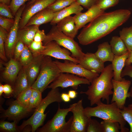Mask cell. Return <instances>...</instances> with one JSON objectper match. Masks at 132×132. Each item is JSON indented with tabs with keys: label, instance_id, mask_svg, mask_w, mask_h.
I'll return each mask as SVG.
<instances>
[{
	"label": "cell",
	"instance_id": "obj_1",
	"mask_svg": "<svg viewBox=\"0 0 132 132\" xmlns=\"http://www.w3.org/2000/svg\"><path fill=\"white\" fill-rule=\"evenodd\" d=\"M131 14L125 9L101 14L83 27L77 37L79 43L85 45L98 40L126 22Z\"/></svg>",
	"mask_w": 132,
	"mask_h": 132
},
{
	"label": "cell",
	"instance_id": "obj_2",
	"mask_svg": "<svg viewBox=\"0 0 132 132\" xmlns=\"http://www.w3.org/2000/svg\"><path fill=\"white\" fill-rule=\"evenodd\" d=\"M114 76L112 64L105 67L99 76L91 83L86 91H81V94L87 96L91 106L105 100L109 104L110 96L113 94V87L112 80Z\"/></svg>",
	"mask_w": 132,
	"mask_h": 132
},
{
	"label": "cell",
	"instance_id": "obj_3",
	"mask_svg": "<svg viewBox=\"0 0 132 132\" xmlns=\"http://www.w3.org/2000/svg\"><path fill=\"white\" fill-rule=\"evenodd\" d=\"M96 105L95 107L84 108V113L87 117H95L105 121L117 122L120 126L121 132H129V129L125 126L126 121L121 113V110L115 102L105 104L101 101Z\"/></svg>",
	"mask_w": 132,
	"mask_h": 132
},
{
	"label": "cell",
	"instance_id": "obj_4",
	"mask_svg": "<svg viewBox=\"0 0 132 132\" xmlns=\"http://www.w3.org/2000/svg\"><path fill=\"white\" fill-rule=\"evenodd\" d=\"M61 94L58 88L51 89L46 96L42 99L39 105L35 109L32 116L18 126L20 131L22 130L26 126L30 125L31 127L32 132H34L41 126L46 116L47 113L44 114V112L47 107L53 102H61L63 101L61 97Z\"/></svg>",
	"mask_w": 132,
	"mask_h": 132
},
{
	"label": "cell",
	"instance_id": "obj_5",
	"mask_svg": "<svg viewBox=\"0 0 132 132\" xmlns=\"http://www.w3.org/2000/svg\"><path fill=\"white\" fill-rule=\"evenodd\" d=\"M52 41H55L60 46L69 50L72 56L79 62L84 58L85 54L78 43L74 39L67 36L59 30L56 25H52L43 42L45 45Z\"/></svg>",
	"mask_w": 132,
	"mask_h": 132
},
{
	"label": "cell",
	"instance_id": "obj_6",
	"mask_svg": "<svg viewBox=\"0 0 132 132\" xmlns=\"http://www.w3.org/2000/svg\"><path fill=\"white\" fill-rule=\"evenodd\" d=\"M61 73L51 57L44 55L39 75L31 87L42 92Z\"/></svg>",
	"mask_w": 132,
	"mask_h": 132
},
{
	"label": "cell",
	"instance_id": "obj_7",
	"mask_svg": "<svg viewBox=\"0 0 132 132\" xmlns=\"http://www.w3.org/2000/svg\"><path fill=\"white\" fill-rule=\"evenodd\" d=\"M71 107L66 109H61L59 105L56 114L37 132H70L73 119L71 116L66 121V117L71 111Z\"/></svg>",
	"mask_w": 132,
	"mask_h": 132
},
{
	"label": "cell",
	"instance_id": "obj_8",
	"mask_svg": "<svg viewBox=\"0 0 132 132\" xmlns=\"http://www.w3.org/2000/svg\"><path fill=\"white\" fill-rule=\"evenodd\" d=\"M90 83L86 78L69 73H61L47 88L54 89L60 87L64 88L71 87L76 90L80 85H90Z\"/></svg>",
	"mask_w": 132,
	"mask_h": 132
},
{
	"label": "cell",
	"instance_id": "obj_9",
	"mask_svg": "<svg viewBox=\"0 0 132 132\" xmlns=\"http://www.w3.org/2000/svg\"><path fill=\"white\" fill-rule=\"evenodd\" d=\"M54 62L61 73H69L86 78L90 83L99 75L98 73L84 68L78 64L68 60H65L64 62L57 60Z\"/></svg>",
	"mask_w": 132,
	"mask_h": 132
},
{
	"label": "cell",
	"instance_id": "obj_10",
	"mask_svg": "<svg viewBox=\"0 0 132 132\" xmlns=\"http://www.w3.org/2000/svg\"><path fill=\"white\" fill-rule=\"evenodd\" d=\"M113 85V93L111 103L115 102L121 110L125 106L127 98L130 97L129 89L131 82L129 80L123 78L121 81L112 80Z\"/></svg>",
	"mask_w": 132,
	"mask_h": 132
},
{
	"label": "cell",
	"instance_id": "obj_11",
	"mask_svg": "<svg viewBox=\"0 0 132 132\" xmlns=\"http://www.w3.org/2000/svg\"><path fill=\"white\" fill-rule=\"evenodd\" d=\"M70 111L73 114V119L70 132H86V128L90 118L84 112L82 99L70 105Z\"/></svg>",
	"mask_w": 132,
	"mask_h": 132
},
{
	"label": "cell",
	"instance_id": "obj_12",
	"mask_svg": "<svg viewBox=\"0 0 132 132\" xmlns=\"http://www.w3.org/2000/svg\"><path fill=\"white\" fill-rule=\"evenodd\" d=\"M26 5L24 4L18 10L15 16L14 22L8 33L5 43V49L7 57L10 58L13 56L15 46L18 41V34L19 24L22 13Z\"/></svg>",
	"mask_w": 132,
	"mask_h": 132
},
{
	"label": "cell",
	"instance_id": "obj_13",
	"mask_svg": "<svg viewBox=\"0 0 132 132\" xmlns=\"http://www.w3.org/2000/svg\"><path fill=\"white\" fill-rule=\"evenodd\" d=\"M57 0H36L31 4L26 5L20 21L19 29L24 27L33 15L47 8Z\"/></svg>",
	"mask_w": 132,
	"mask_h": 132
},
{
	"label": "cell",
	"instance_id": "obj_14",
	"mask_svg": "<svg viewBox=\"0 0 132 132\" xmlns=\"http://www.w3.org/2000/svg\"><path fill=\"white\" fill-rule=\"evenodd\" d=\"M44 45V49L40 54L56 59L68 60L76 63H79V61L72 56L69 50L64 47L61 48L55 41L50 42Z\"/></svg>",
	"mask_w": 132,
	"mask_h": 132
},
{
	"label": "cell",
	"instance_id": "obj_15",
	"mask_svg": "<svg viewBox=\"0 0 132 132\" xmlns=\"http://www.w3.org/2000/svg\"><path fill=\"white\" fill-rule=\"evenodd\" d=\"M31 111L21 104L17 99L13 101L8 108L3 111L1 117L18 122Z\"/></svg>",
	"mask_w": 132,
	"mask_h": 132
},
{
	"label": "cell",
	"instance_id": "obj_16",
	"mask_svg": "<svg viewBox=\"0 0 132 132\" xmlns=\"http://www.w3.org/2000/svg\"><path fill=\"white\" fill-rule=\"evenodd\" d=\"M22 67L19 61L14 58H11L2 69L1 77L2 79L8 83L14 84Z\"/></svg>",
	"mask_w": 132,
	"mask_h": 132
},
{
	"label": "cell",
	"instance_id": "obj_17",
	"mask_svg": "<svg viewBox=\"0 0 132 132\" xmlns=\"http://www.w3.org/2000/svg\"><path fill=\"white\" fill-rule=\"evenodd\" d=\"M104 11L100 9L97 5H94L84 12H81L74 16L76 26L79 30L84 27L99 15L104 13Z\"/></svg>",
	"mask_w": 132,
	"mask_h": 132
},
{
	"label": "cell",
	"instance_id": "obj_18",
	"mask_svg": "<svg viewBox=\"0 0 132 132\" xmlns=\"http://www.w3.org/2000/svg\"><path fill=\"white\" fill-rule=\"evenodd\" d=\"M44 56V55L41 54L33 56L30 63L26 67H23L27 75L29 87L32 86L37 77Z\"/></svg>",
	"mask_w": 132,
	"mask_h": 132
},
{
	"label": "cell",
	"instance_id": "obj_19",
	"mask_svg": "<svg viewBox=\"0 0 132 132\" xmlns=\"http://www.w3.org/2000/svg\"><path fill=\"white\" fill-rule=\"evenodd\" d=\"M78 64L84 68L99 74L105 68L104 63L100 60L94 53H87Z\"/></svg>",
	"mask_w": 132,
	"mask_h": 132
},
{
	"label": "cell",
	"instance_id": "obj_20",
	"mask_svg": "<svg viewBox=\"0 0 132 132\" xmlns=\"http://www.w3.org/2000/svg\"><path fill=\"white\" fill-rule=\"evenodd\" d=\"M56 12L47 7L33 15L25 26L33 25L39 26L42 24L50 22L53 19Z\"/></svg>",
	"mask_w": 132,
	"mask_h": 132
},
{
	"label": "cell",
	"instance_id": "obj_21",
	"mask_svg": "<svg viewBox=\"0 0 132 132\" xmlns=\"http://www.w3.org/2000/svg\"><path fill=\"white\" fill-rule=\"evenodd\" d=\"M56 25L59 29L65 34L73 39L76 37L78 31L74 16L71 15L61 20Z\"/></svg>",
	"mask_w": 132,
	"mask_h": 132
},
{
	"label": "cell",
	"instance_id": "obj_22",
	"mask_svg": "<svg viewBox=\"0 0 132 132\" xmlns=\"http://www.w3.org/2000/svg\"><path fill=\"white\" fill-rule=\"evenodd\" d=\"M83 9L76 1L61 11L56 12L53 20L50 22L51 25H56L61 20L72 14H77L81 12Z\"/></svg>",
	"mask_w": 132,
	"mask_h": 132
},
{
	"label": "cell",
	"instance_id": "obj_23",
	"mask_svg": "<svg viewBox=\"0 0 132 132\" xmlns=\"http://www.w3.org/2000/svg\"><path fill=\"white\" fill-rule=\"evenodd\" d=\"M39 27L38 26L33 25L26 26L19 29L18 34V40L21 41L25 45L28 46L33 41Z\"/></svg>",
	"mask_w": 132,
	"mask_h": 132
},
{
	"label": "cell",
	"instance_id": "obj_24",
	"mask_svg": "<svg viewBox=\"0 0 132 132\" xmlns=\"http://www.w3.org/2000/svg\"><path fill=\"white\" fill-rule=\"evenodd\" d=\"M129 54L128 51L120 56H115L112 62V67L113 72V79L117 81H121L123 79L121 77V72L125 66V61Z\"/></svg>",
	"mask_w": 132,
	"mask_h": 132
},
{
	"label": "cell",
	"instance_id": "obj_25",
	"mask_svg": "<svg viewBox=\"0 0 132 132\" xmlns=\"http://www.w3.org/2000/svg\"><path fill=\"white\" fill-rule=\"evenodd\" d=\"M94 54L104 63L107 61L112 62L115 56L108 42H105L99 44L98 46L97 51Z\"/></svg>",
	"mask_w": 132,
	"mask_h": 132
},
{
	"label": "cell",
	"instance_id": "obj_26",
	"mask_svg": "<svg viewBox=\"0 0 132 132\" xmlns=\"http://www.w3.org/2000/svg\"><path fill=\"white\" fill-rule=\"evenodd\" d=\"M14 83L12 95L17 99L21 92L28 87L27 75L23 67L19 72Z\"/></svg>",
	"mask_w": 132,
	"mask_h": 132
},
{
	"label": "cell",
	"instance_id": "obj_27",
	"mask_svg": "<svg viewBox=\"0 0 132 132\" xmlns=\"http://www.w3.org/2000/svg\"><path fill=\"white\" fill-rule=\"evenodd\" d=\"M110 43L112 51L115 56H121L128 51L124 43L120 37L113 36Z\"/></svg>",
	"mask_w": 132,
	"mask_h": 132
},
{
	"label": "cell",
	"instance_id": "obj_28",
	"mask_svg": "<svg viewBox=\"0 0 132 132\" xmlns=\"http://www.w3.org/2000/svg\"><path fill=\"white\" fill-rule=\"evenodd\" d=\"M119 35L128 50L132 51V25L123 28L120 31Z\"/></svg>",
	"mask_w": 132,
	"mask_h": 132
},
{
	"label": "cell",
	"instance_id": "obj_29",
	"mask_svg": "<svg viewBox=\"0 0 132 132\" xmlns=\"http://www.w3.org/2000/svg\"><path fill=\"white\" fill-rule=\"evenodd\" d=\"M42 93L39 90L33 88L28 106L30 110L35 109L39 105L42 99Z\"/></svg>",
	"mask_w": 132,
	"mask_h": 132
},
{
	"label": "cell",
	"instance_id": "obj_30",
	"mask_svg": "<svg viewBox=\"0 0 132 132\" xmlns=\"http://www.w3.org/2000/svg\"><path fill=\"white\" fill-rule=\"evenodd\" d=\"M33 57V56L29 49L28 46L25 45L19 61L22 67H25L32 62Z\"/></svg>",
	"mask_w": 132,
	"mask_h": 132
},
{
	"label": "cell",
	"instance_id": "obj_31",
	"mask_svg": "<svg viewBox=\"0 0 132 132\" xmlns=\"http://www.w3.org/2000/svg\"><path fill=\"white\" fill-rule=\"evenodd\" d=\"M32 90L33 88L31 87L28 86L21 92L16 99L21 104L28 109Z\"/></svg>",
	"mask_w": 132,
	"mask_h": 132
},
{
	"label": "cell",
	"instance_id": "obj_32",
	"mask_svg": "<svg viewBox=\"0 0 132 132\" xmlns=\"http://www.w3.org/2000/svg\"><path fill=\"white\" fill-rule=\"evenodd\" d=\"M76 0H57L47 7L54 12L59 11L70 5Z\"/></svg>",
	"mask_w": 132,
	"mask_h": 132
},
{
	"label": "cell",
	"instance_id": "obj_33",
	"mask_svg": "<svg viewBox=\"0 0 132 132\" xmlns=\"http://www.w3.org/2000/svg\"><path fill=\"white\" fill-rule=\"evenodd\" d=\"M8 33V32L0 26V57L4 61L7 60L5 49V43Z\"/></svg>",
	"mask_w": 132,
	"mask_h": 132
},
{
	"label": "cell",
	"instance_id": "obj_34",
	"mask_svg": "<svg viewBox=\"0 0 132 132\" xmlns=\"http://www.w3.org/2000/svg\"><path fill=\"white\" fill-rule=\"evenodd\" d=\"M103 132H119L121 130L120 125L117 122L103 120L100 122Z\"/></svg>",
	"mask_w": 132,
	"mask_h": 132
},
{
	"label": "cell",
	"instance_id": "obj_35",
	"mask_svg": "<svg viewBox=\"0 0 132 132\" xmlns=\"http://www.w3.org/2000/svg\"><path fill=\"white\" fill-rule=\"evenodd\" d=\"M121 113L124 119L130 126L129 132H132V104L125 106L121 110Z\"/></svg>",
	"mask_w": 132,
	"mask_h": 132
},
{
	"label": "cell",
	"instance_id": "obj_36",
	"mask_svg": "<svg viewBox=\"0 0 132 132\" xmlns=\"http://www.w3.org/2000/svg\"><path fill=\"white\" fill-rule=\"evenodd\" d=\"M17 122L14 121L12 122L2 121L0 123V131L5 132H15L20 131L17 125Z\"/></svg>",
	"mask_w": 132,
	"mask_h": 132
},
{
	"label": "cell",
	"instance_id": "obj_37",
	"mask_svg": "<svg viewBox=\"0 0 132 132\" xmlns=\"http://www.w3.org/2000/svg\"><path fill=\"white\" fill-rule=\"evenodd\" d=\"M86 132H103V129L100 123L90 118L88 122Z\"/></svg>",
	"mask_w": 132,
	"mask_h": 132
},
{
	"label": "cell",
	"instance_id": "obj_38",
	"mask_svg": "<svg viewBox=\"0 0 132 132\" xmlns=\"http://www.w3.org/2000/svg\"><path fill=\"white\" fill-rule=\"evenodd\" d=\"M33 56L39 54L44 49L45 46L42 42L33 41L28 46Z\"/></svg>",
	"mask_w": 132,
	"mask_h": 132
},
{
	"label": "cell",
	"instance_id": "obj_39",
	"mask_svg": "<svg viewBox=\"0 0 132 132\" xmlns=\"http://www.w3.org/2000/svg\"><path fill=\"white\" fill-rule=\"evenodd\" d=\"M31 0H11L9 6L13 15L15 16L16 12L26 2Z\"/></svg>",
	"mask_w": 132,
	"mask_h": 132
},
{
	"label": "cell",
	"instance_id": "obj_40",
	"mask_svg": "<svg viewBox=\"0 0 132 132\" xmlns=\"http://www.w3.org/2000/svg\"><path fill=\"white\" fill-rule=\"evenodd\" d=\"M119 1L117 0H99L97 4L101 10L104 11L107 9L117 4Z\"/></svg>",
	"mask_w": 132,
	"mask_h": 132
},
{
	"label": "cell",
	"instance_id": "obj_41",
	"mask_svg": "<svg viewBox=\"0 0 132 132\" xmlns=\"http://www.w3.org/2000/svg\"><path fill=\"white\" fill-rule=\"evenodd\" d=\"M14 19L0 16V26L4 29L8 33L13 25Z\"/></svg>",
	"mask_w": 132,
	"mask_h": 132
},
{
	"label": "cell",
	"instance_id": "obj_42",
	"mask_svg": "<svg viewBox=\"0 0 132 132\" xmlns=\"http://www.w3.org/2000/svg\"><path fill=\"white\" fill-rule=\"evenodd\" d=\"M0 16L6 18L14 19L9 6L2 3H0Z\"/></svg>",
	"mask_w": 132,
	"mask_h": 132
},
{
	"label": "cell",
	"instance_id": "obj_43",
	"mask_svg": "<svg viewBox=\"0 0 132 132\" xmlns=\"http://www.w3.org/2000/svg\"><path fill=\"white\" fill-rule=\"evenodd\" d=\"M25 45L21 41L18 40L15 46L13 51L14 58L19 60L21 55L23 51Z\"/></svg>",
	"mask_w": 132,
	"mask_h": 132
},
{
	"label": "cell",
	"instance_id": "obj_44",
	"mask_svg": "<svg viewBox=\"0 0 132 132\" xmlns=\"http://www.w3.org/2000/svg\"><path fill=\"white\" fill-rule=\"evenodd\" d=\"M99 0H76V1L80 5L88 9L96 5Z\"/></svg>",
	"mask_w": 132,
	"mask_h": 132
},
{
	"label": "cell",
	"instance_id": "obj_45",
	"mask_svg": "<svg viewBox=\"0 0 132 132\" xmlns=\"http://www.w3.org/2000/svg\"><path fill=\"white\" fill-rule=\"evenodd\" d=\"M126 76H128L132 78V65H131L125 66L121 74V77L123 78ZM130 97H132V84L129 92Z\"/></svg>",
	"mask_w": 132,
	"mask_h": 132
},
{
	"label": "cell",
	"instance_id": "obj_46",
	"mask_svg": "<svg viewBox=\"0 0 132 132\" xmlns=\"http://www.w3.org/2000/svg\"><path fill=\"white\" fill-rule=\"evenodd\" d=\"M46 35L44 30H40L39 29L35 33L33 41L43 42L45 38Z\"/></svg>",
	"mask_w": 132,
	"mask_h": 132
},
{
	"label": "cell",
	"instance_id": "obj_47",
	"mask_svg": "<svg viewBox=\"0 0 132 132\" xmlns=\"http://www.w3.org/2000/svg\"><path fill=\"white\" fill-rule=\"evenodd\" d=\"M3 92L7 96H9L12 94L13 89L11 86L8 84L3 85Z\"/></svg>",
	"mask_w": 132,
	"mask_h": 132
},
{
	"label": "cell",
	"instance_id": "obj_48",
	"mask_svg": "<svg viewBox=\"0 0 132 132\" xmlns=\"http://www.w3.org/2000/svg\"><path fill=\"white\" fill-rule=\"evenodd\" d=\"M61 97L63 101L68 102L70 101L71 98L68 93H63L61 94Z\"/></svg>",
	"mask_w": 132,
	"mask_h": 132
},
{
	"label": "cell",
	"instance_id": "obj_49",
	"mask_svg": "<svg viewBox=\"0 0 132 132\" xmlns=\"http://www.w3.org/2000/svg\"><path fill=\"white\" fill-rule=\"evenodd\" d=\"M128 51L129 52V54L125 61V66L131 65L132 63V51Z\"/></svg>",
	"mask_w": 132,
	"mask_h": 132
},
{
	"label": "cell",
	"instance_id": "obj_50",
	"mask_svg": "<svg viewBox=\"0 0 132 132\" xmlns=\"http://www.w3.org/2000/svg\"><path fill=\"white\" fill-rule=\"evenodd\" d=\"M68 94L71 99H74L77 97L78 93L75 90H69Z\"/></svg>",
	"mask_w": 132,
	"mask_h": 132
},
{
	"label": "cell",
	"instance_id": "obj_51",
	"mask_svg": "<svg viewBox=\"0 0 132 132\" xmlns=\"http://www.w3.org/2000/svg\"><path fill=\"white\" fill-rule=\"evenodd\" d=\"M11 2V0H0V3H2L9 5Z\"/></svg>",
	"mask_w": 132,
	"mask_h": 132
},
{
	"label": "cell",
	"instance_id": "obj_52",
	"mask_svg": "<svg viewBox=\"0 0 132 132\" xmlns=\"http://www.w3.org/2000/svg\"><path fill=\"white\" fill-rule=\"evenodd\" d=\"M3 93V85L0 83V97L1 96L2 93Z\"/></svg>",
	"mask_w": 132,
	"mask_h": 132
},
{
	"label": "cell",
	"instance_id": "obj_53",
	"mask_svg": "<svg viewBox=\"0 0 132 132\" xmlns=\"http://www.w3.org/2000/svg\"><path fill=\"white\" fill-rule=\"evenodd\" d=\"M36 0H31L28 2L26 5H28L32 4Z\"/></svg>",
	"mask_w": 132,
	"mask_h": 132
},
{
	"label": "cell",
	"instance_id": "obj_54",
	"mask_svg": "<svg viewBox=\"0 0 132 132\" xmlns=\"http://www.w3.org/2000/svg\"><path fill=\"white\" fill-rule=\"evenodd\" d=\"M118 0V1H119L120 0Z\"/></svg>",
	"mask_w": 132,
	"mask_h": 132
}]
</instances>
